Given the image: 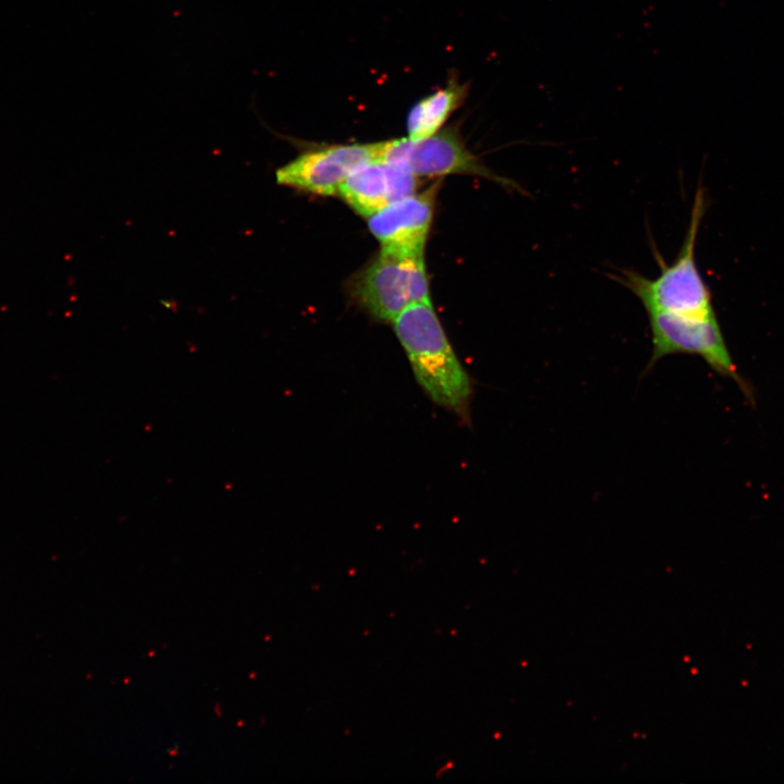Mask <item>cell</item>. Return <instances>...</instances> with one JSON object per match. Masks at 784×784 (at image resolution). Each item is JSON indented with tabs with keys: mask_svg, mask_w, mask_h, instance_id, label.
Here are the masks:
<instances>
[{
	"mask_svg": "<svg viewBox=\"0 0 784 784\" xmlns=\"http://www.w3.org/2000/svg\"><path fill=\"white\" fill-rule=\"evenodd\" d=\"M392 323L414 376L430 400L466 418L473 382L451 346L431 301L406 307Z\"/></svg>",
	"mask_w": 784,
	"mask_h": 784,
	"instance_id": "obj_1",
	"label": "cell"
},
{
	"mask_svg": "<svg viewBox=\"0 0 784 784\" xmlns=\"http://www.w3.org/2000/svg\"><path fill=\"white\" fill-rule=\"evenodd\" d=\"M706 208V193L698 187L688 229L677 257L671 265H666L656 252L660 266L657 278L650 279L629 269L622 270L618 275H611L641 302L646 311L693 318L715 316L710 289L695 258L696 241Z\"/></svg>",
	"mask_w": 784,
	"mask_h": 784,
	"instance_id": "obj_2",
	"label": "cell"
},
{
	"mask_svg": "<svg viewBox=\"0 0 784 784\" xmlns=\"http://www.w3.org/2000/svg\"><path fill=\"white\" fill-rule=\"evenodd\" d=\"M351 293L373 318L392 322L406 307L430 299L424 253L381 247L352 279Z\"/></svg>",
	"mask_w": 784,
	"mask_h": 784,
	"instance_id": "obj_3",
	"label": "cell"
},
{
	"mask_svg": "<svg viewBox=\"0 0 784 784\" xmlns=\"http://www.w3.org/2000/svg\"><path fill=\"white\" fill-rule=\"evenodd\" d=\"M379 160L402 168L418 177L471 174L505 187H517L512 181L492 172L470 152L453 125L420 139L405 137L380 142Z\"/></svg>",
	"mask_w": 784,
	"mask_h": 784,
	"instance_id": "obj_4",
	"label": "cell"
},
{
	"mask_svg": "<svg viewBox=\"0 0 784 784\" xmlns=\"http://www.w3.org/2000/svg\"><path fill=\"white\" fill-rule=\"evenodd\" d=\"M647 315L652 341L648 368L669 355L693 354L718 373L740 382L716 316L693 318L661 311H647Z\"/></svg>",
	"mask_w": 784,
	"mask_h": 784,
	"instance_id": "obj_5",
	"label": "cell"
},
{
	"mask_svg": "<svg viewBox=\"0 0 784 784\" xmlns=\"http://www.w3.org/2000/svg\"><path fill=\"white\" fill-rule=\"evenodd\" d=\"M380 142L309 148L275 171L277 183L297 191L331 196L359 164L379 159Z\"/></svg>",
	"mask_w": 784,
	"mask_h": 784,
	"instance_id": "obj_6",
	"label": "cell"
},
{
	"mask_svg": "<svg viewBox=\"0 0 784 784\" xmlns=\"http://www.w3.org/2000/svg\"><path fill=\"white\" fill-rule=\"evenodd\" d=\"M439 187L438 180L425 191L399 199L367 217L368 228L381 247L425 252Z\"/></svg>",
	"mask_w": 784,
	"mask_h": 784,
	"instance_id": "obj_7",
	"label": "cell"
},
{
	"mask_svg": "<svg viewBox=\"0 0 784 784\" xmlns=\"http://www.w3.org/2000/svg\"><path fill=\"white\" fill-rule=\"evenodd\" d=\"M419 177L382 160L356 167L342 183L338 195L358 215L367 218L383 207L413 195Z\"/></svg>",
	"mask_w": 784,
	"mask_h": 784,
	"instance_id": "obj_8",
	"label": "cell"
},
{
	"mask_svg": "<svg viewBox=\"0 0 784 784\" xmlns=\"http://www.w3.org/2000/svg\"><path fill=\"white\" fill-rule=\"evenodd\" d=\"M467 91V85L460 83L453 76L444 86L418 100L407 114V137L420 139L442 130L444 123L465 100Z\"/></svg>",
	"mask_w": 784,
	"mask_h": 784,
	"instance_id": "obj_9",
	"label": "cell"
}]
</instances>
